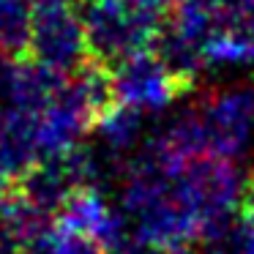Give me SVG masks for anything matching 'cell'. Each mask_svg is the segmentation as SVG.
Here are the masks:
<instances>
[{"label": "cell", "mask_w": 254, "mask_h": 254, "mask_svg": "<svg viewBox=\"0 0 254 254\" xmlns=\"http://www.w3.org/2000/svg\"><path fill=\"white\" fill-rule=\"evenodd\" d=\"M90 61L115 68L150 50L167 14L145 0H82L79 3Z\"/></svg>", "instance_id": "1"}, {"label": "cell", "mask_w": 254, "mask_h": 254, "mask_svg": "<svg viewBox=\"0 0 254 254\" xmlns=\"http://www.w3.org/2000/svg\"><path fill=\"white\" fill-rule=\"evenodd\" d=\"M28 58L63 77L88 66L90 50L77 3H36Z\"/></svg>", "instance_id": "2"}, {"label": "cell", "mask_w": 254, "mask_h": 254, "mask_svg": "<svg viewBox=\"0 0 254 254\" xmlns=\"http://www.w3.org/2000/svg\"><path fill=\"white\" fill-rule=\"evenodd\" d=\"M194 110L205 126L210 156L232 161L246 153L254 139V82L208 93Z\"/></svg>", "instance_id": "3"}, {"label": "cell", "mask_w": 254, "mask_h": 254, "mask_svg": "<svg viewBox=\"0 0 254 254\" xmlns=\"http://www.w3.org/2000/svg\"><path fill=\"white\" fill-rule=\"evenodd\" d=\"M96 178V164L88 153L71 148L66 153L39 159L17 181V194L44 213H58L68 205L74 194L90 189Z\"/></svg>", "instance_id": "4"}, {"label": "cell", "mask_w": 254, "mask_h": 254, "mask_svg": "<svg viewBox=\"0 0 254 254\" xmlns=\"http://www.w3.org/2000/svg\"><path fill=\"white\" fill-rule=\"evenodd\" d=\"M112 85H115V99L121 104L137 107L142 112L167 107L186 88L153 50L139 52L112 68Z\"/></svg>", "instance_id": "5"}, {"label": "cell", "mask_w": 254, "mask_h": 254, "mask_svg": "<svg viewBox=\"0 0 254 254\" xmlns=\"http://www.w3.org/2000/svg\"><path fill=\"white\" fill-rule=\"evenodd\" d=\"M39 159V115L25 110L0 112V181H19Z\"/></svg>", "instance_id": "6"}, {"label": "cell", "mask_w": 254, "mask_h": 254, "mask_svg": "<svg viewBox=\"0 0 254 254\" xmlns=\"http://www.w3.org/2000/svg\"><path fill=\"white\" fill-rule=\"evenodd\" d=\"M197 254H254V224L235 210L224 221L202 232Z\"/></svg>", "instance_id": "7"}, {"label": "cell", "mask_w": 254, "mask_h": 254, "mask_svg": "<svg viewBox=\"0 0 254 254\" xmlns=\"http://www.w3.org/2000/svg\"><path fill=\"white\" fill-rule=\"evenodd\" d=\"M36 0H0V52L28 58Z\"/></svg>", "instance_id": "8"}, {"label": "cell", "mask_w": 254, "mask_h": 254, "mask_svg": "<svg viewBox=\"0 0 254 254\" xmlns=\"http://www.w3.org/2000/svg\"><path fill=\"white\" fill-rule=\"evenodd\" d=\"M142 110L118 101L96 121V126L112 150H128L131 145H137L139 134H142Z\"/></svg>", "instance_id": "9"}, {"label": "cell", "mask_w": 254, "mask_h": 254, "mask_svg": "<svg viewBox=\"0 0 254 254\" xmlns=\"http://www.w3.org/2000/svg\"><path fill=\"white\" fill-rule=\"evenodd\" d=\"M241 213L254 224V172L249 175V181L243 183V197H241Z\"/></svg>", "instance_id": "10"}]
</instances>
